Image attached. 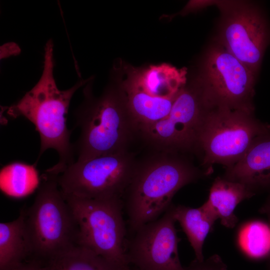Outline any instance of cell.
<instances>
[{"label":"cell","instance_id":"obj_1","mask_svg":"<svg viewBox=\"0 0 270 270\" xmlns=\"http://www.w3.org/2000/svg\"><path fill=\"white\" fill-rule=\"evenodd\" d=\"M53 46L50 40L44 47V68L38 82L17 102L6 108V113L14 118L23 116L35 126L40 139L36 164L47 150L52 148L58 152V163L46 173L58 176L76 162L74 146L70 141L71 132L67 128L65 116L74 93L90 78L80 80L66 90H59L54 76Z\"/></svg>","mask_w":270,"mask_h":270},{"label":"cell","instance_id":"obj_2","mask_svg":"<svg viewBox=\"0 0 270 270\" xmlns=\"http://www.w3.org/2000/svg\"><path fill=\"white\" fill-rule=\"evenodd\" d=\"M203 176L178 154L156 152L137 162L124 195L132 232L158 218L179 190Z\"/></svg>","mask_w":270,"mask_h":270},{"label":"cell","instance_id":"obj_3","mask_svg":"<svg viewBox=\"0 0 270 270\" xmlns=\"http://www.w3.org/2000/svg\"><path fill=\"white\" fill-rule=\"evenodd\" d=\"M84 94L74 113L80 130L73 144L76 161L128 150L136 132L118 84L108 86L98 97L92 95L88 84Z\"/></svg>","mask_w":270,"mask_h":270},{"label":"cell","instance_id":"obj_4","mask_svg":"<svg viewBox=\"0 0 270 270\" xmlns=\"http://www.w3.org/2000/svg\"><path fill=\"white\" fill-rule=\"evenodd\" d=\"M57 176L44 175L33 204L24 210L31 258L45 264L78 244V226Z\"/></svg>","mask_w":270,"mask_h":270},{"label":"cell","instance_id":"obj_5","mask_svg":"<svg viewBox=\"0 0 270 270\" xmlns=\"http://www.w3.org/2000/svg\"><path fill=\"white\" fill-rule=\"evenodd\" d=\"M270 125L255 118L253 110L208 109L198 139L202 165L220 164L228 168L236 162Z\"/></svg>","mask_w":270,"mask_h":270},{"label":"cell","instance_id":"obj_6","mask_svg":"<svg viewBox=\"0 0 270 270\" xmlns=\"http://www.w3.org/2000/svg\"><path fill=\"white\" fill-rule=\"evenodd\" d=\"M63 194L78 226V244L118 268L128 266L122 200H94Z\"/></svg>","mask_w":270,"mask_h":270},{"label":"cell","instance_id":"obj_7","mask_svg":"<svg viewBox=\"0 0 270 270\" xmlns=\"http://www.w3.org/2000/svg\"><path fill=\"white\" fill-rule=\"evenodd\" d=\"M137 162L126 150L76 161L57 176L62 192L78 198L121 199Z\"/></svg>","mask_w":270,"mask_h":270},{"label":"cell","instance_id":"obj_8","mask_svg":"<svg viewBox=\"0 0 270 270\" xmlns=\"http://www.w3.org/2000/svg\"><path fill=\"white\" fill-rule=\"evenodd\" d=\"M207 108L196 88L182 89L164 118L141 128L136 134L157 152L173 154L198 150Z\"/></svg>","mask_w":270,"mask_h":270},{"label":"cell","instance_id":"obj_9","mask_svg":"<svg viewBox=\"0 0 270 270\" xmlns=\"http://www.w3.org/2000/svg\"><path fill=\"white\" fill-rule=\"evenodd\" d=\"M254 74L226 50L212 49L197 86L204 104L208 109L253 110Z\"/></svg>","mask_w":270,"mask_h":270},{"label":"cell","instance_id":"obj_10","mask_svg":"<svg viewBox=\"0 0 270 270\" xmlns=\"http://www.w3.org/2000/svg\"><path fill=\"white\" fill-rule=\"evenodd\" d=\"M176 222L171 204L162 216L136 230L126 250L129 264L138 270H188L179 258Z\"/></svg>","mask_w":270,"mask_h":270},{"label":"cell","instance_id":"obj_11","mask_svg":"<svg viewBox=\"0 0 270 270\" xmlns=\"http://www.w3.org/2000/svg\"><path fill=\"white\" fill-rule=\"evenodd\" d=\"M224 10L221 39L226 50L255 73L268 42L266 22L250 7L232 5Z\"/></svg>","mask_w":270,"mask_h":270},{"label":"cell","instance_id":"obj_12","mask_svg":"<svg viewBox=\"0 0 270 270\" xmlns=\"http://www.w3.org/2000/svg\"><path fill=\"white\" fill-rule=\"evenodd\" d=\"M242 183L256 194L270 190V132L258 138L224 177Z\"/></svg>","mask_w":270,"mask_h":270},{"label":"cell","instance_id":"obj_13","mask_svg":"<svg viewBox=\"0 0 270 270\" xmlns=\"http://www.w3.org/2000/svg\"><path fill=\"white\" fill-rule=\"evenodd\" d=\"M132 70L138 86L154 98H176L186 82L185 68H178L166 63L144 68L132 66Z\"/></svg>","mask_w":270,"mask_h":270},{"label":"cell","instance_id":"obj_14","mask_svg":"<svg viewBox=\"0 0 270 270\" xmlns=\"http://www.w3.org/2000/svg\"><path fill=\"white\" fill-rule=\"evenodd\" d=\"M32 256L22 210L16 219L0 223V270H13Z\"/></svg>","mask_w":270,"mask_h":270},{"label":"cell","instance_id":"obj_15","mask_svg":"<svg viewBox=\"0 0 270 270\" xmlns=\"http://www.w3.org/2000/svg\"><path fill=\"white\" fill-rule=\"evenodd\" d=\"M255 194L244 184L218 176L212 182L206 202L220 220L221 224L232 228L238 222L234 213L236 206Z\"/></svg>","mask_w":270,"mask_h":270},{"label":"cell","instance_id":"obj_16","mask_svg":"<svg viewBox=\"0 0 270 270\" xmlns=\"http://www.w3.org/2000/svg\"><path fill=\"white\" fill-rule=\"evenodd\" d=\"M174 218L180 224L193 248L196 260H204L203 246L218 218L211 207L204 202L198 208L173 204Z\"/></svg>","mask_w":270,"mask_h":270},{"label":"cell","instance_id":"obj_17","mask_svg":"<svg viewBox=\"0 0 270 270\" xmlns=\"http://www.w3.org/2000/svg\"><path fill=\"white\" fill-rule=\"evenodd\" d=\"M39 183L38 172L34 164L14 162L5 166L0 170V189L10 196H26L38 186Z\"/></svg>","mask_w":270,"mask_h":270},{"label":"cell","instance_id":"obj_18","mask_svg":"<svg viewBox=\"0 0 270 270\" xmlns=\"http://www.w3.org/2000/svg\"><path fill=\"white\" fill-rule=\"evenodd\" d=\"M49 263L55 265L60 270L120 269L90 249L80 244L60 254Z\"/></svg>","mask_w":270,"mask_h":270},{"label":"cell","instance_id":"obj_19","mask_svg":"<svg viewBox=\"0 0 270 270\" xmlns=\"http://www.w3.org/2000/svg\"><path fill=\"white\" fill-rule=\"evenodd\" d=\"M241 247L250 258L261 259L270 256V226L260 220L248 222L239 235Z\"/></svg>","mask_w":270,"mask_h":270},{"label":"cell","instance_id":"obj_20","mask_svg":"<svg viewBox=\"0 0 270 270\" xmlns=\"http://www.w3.org/2000/svg\"><path fill=\"white\" fill-rule=\"evenodd\" d=\"M187 268L188 270H227V266L218 255L214 254L201 262L195 259Z\"/></svg>","mask_w":270,"mask_h":270},{"label":"cell","instance_id":"obj_21","mask_svg":"<svg viewBox=\"0 0 270 270\" xmlns=\"http://www.w3.org/2000/svg\"><path fill=\"white\" fill-rule=\"evenodd\" d=\"M44 266L41 262L31 258L13 270H44Z\"/></svg>","mask_w":270,"mask_h":270},{"label":"cell","instance_id":"obj_22","mask_svg":"<svg viewBox=\"0 0 270 270\" xmlns=\"http://www.w3.org/2000/svg\"><path fill=\"white\" fill-rule=\"evenodd\" d=\"M20 52V48L16 44L7 43L0 48V58H3L10 56L18 54Z\"/></svg>","mask_w":270,"mask_h":270},{"label":"cell","instance_id":"obj_23","mask_svg":"<svg viewBox=\"0 0 270 270\" xmlns=\"http://www.w3.org/2000/svg\"><path fill=\"white\" fill-rule=\"evenodd\" d=\"M259 212L260 213L264 214L267 216L268 224L270 226V195L268 197L264 204L260 208Z\"/></svg>","mask_w":270,"mask_h":270},{"label":"cell","instance_id":"obj_24","mask_svg":"<svg viewBox=\"0 0 270 270\" xmlns=\"http://www.w3.org/2000/svg\"><path fill=\"white\" fill-rule=\"evenodd\" d=\"M44 270H60L57 266L55 265L49 263L44 266Z\"/></svg>","mask_w":270,"mask_h":270},{"label":"cell","instance_id":"obj_25","mask_svg":"<svg viewBox=\"0 0 270 270\" xmlns=\"http://www.w3.org/2000/svg\"><path fill=\"white\" fill-rule=\"evenodd\" d=\"M119 270H131L129 266H128L126 268H120Z\"/></svg>","mask_w":270,"mask_h":270}]
</instances>
